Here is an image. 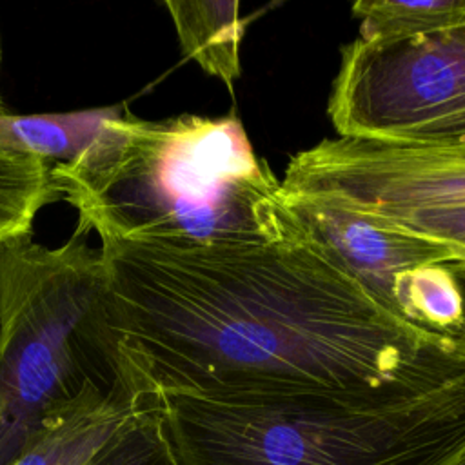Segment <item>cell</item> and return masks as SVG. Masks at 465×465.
Instances as JSON below:
<instances>
[{
	"instance_id": "obj_1",
	"label": "cell",
	"mask_w": 465,
	"mask_h": 465,
	"mask_svg": "<svg viewBox=\"0 0 465 465\" xmlns=\"http://www.w3.org/2000/svg\"><path fill=\"white\" fill-rule=\"evenodd\" d=\"M100 251L116 334L158 394H360L465 347L383 303L305 222L262 240Z\"/></svg>"
},
{
	"instance_id": "obj_2",
	"label": "cell",
	"mask_w": 465,
	"mask_h": 465,
	"mask_svg": "<svg viewBox=\"0 0 465 465\" xmlns=\"http://www.w3.org/2000/svg\"><path fill=\"white\" fill-rule=\"evenodd\" d=\"M51 178L78 227L100 240L245 242L303 225L234 114L143 120L124 111Z\"/></svg>"
},
{
	"instance_id": "obj_3",
	"label": "cell",
	"mask_w": 465,
	"mask_h": 465,
	"mask_svg": "<svg viewBox=\"0 0 465 465\" xmlns=\"http://www.w3.org/2000/svg\"><path fill=\"white\" fill-rule=\"evenodd\" d=\"M160 396L178 465L465 461V347L421 374L360 394Z\"/></svg>"
},
{
	"instance_id": "obj_4",
	"label": "cell",
	"mask_w": 465,
	"mask_h": 465,
	"mask_svg": "<svg viewBox=\"0 0 465 465\" xmlns=\"http://www.w3.org/2000/svg\"><path fill=\"white\" fill-rule=\"evenodd\" d=\"M87 234L76 225L58 247L31 234L0 245V465L93 391L151 387L116 334L102 251Z\"/></svg>"
},
{
	"instance_id": "obj_5",
	"label": "cell",
	"mask_w": 465,
	"mask_h": 465,
	"mask_svg": "<svg viewBox=\"0 0 465 465\" xmlns=\"http://www.w3.org/2000/svg\"><path fill=\"white\" fill-rule=\"evenodd\" d=\"M327 113L341 138L465 147V25L396 42H349Z\"/></svg>"
},
{
	"instance_id": "obj_6",
	"label": "cell",
	"mask_w": 465,
	"mask_h": 465,
	"mask_svg": "<svg viewBox=\"0 0 465 465\" xmlns=\"http://www.w3.org/2000/svg\"><path fill=\"white\" fill-rule=\"evenodd\" d=\"M282 189L285 196H320L371 214L465 205V147L327 138L289 160Z\"/></svg>"
},
{
	"instance_id": "obj_7",
	"label": "cell",
	"mask_w": 465,
	"mask_h": 465,
	"mask_svg": "<svg viewBox=\"0 0 465 465\" xmlns=\"http://www.w3.org/2000/svg\"><path fill=\"white\" fill-rule=\"evenodd\" d=\"M285 200L349 271L394 311V291L403 274L421 267L463 262L445 243L341 203L320 196H285Z\"/></svg>"
},
{
	"instance_id": "obj_8",
	"label": "cell",
	"mask_w": 465,
	"mask_h": 465,
	"mask_svg": "<svg viewBox=\"0 0 465 465\" xmlns=\"http://www.w3.org/2000/svg\"><path fill=\"white\" fill-rule=\"evenodd\" d=\"M160 396L143 385L93 391L45 430L13 465H85L147 401Z\"/></svg>"
},
{
	"instance_id": "obj_9",
	"label": "cell",
	"mask_w": 465,
	"mask_h": 465,
	"mask_svg": "<svg viewBox=\"0 0 465 465\" xmlns=\"http://www.w3.org/2000/svg\"><path fill=\"white\" fill-rule=\"evenodd\" d=\"M180 49L207 74L220 78L229 91L242 76L240 47L249 18L240 16L238 2L167 0Z\"/></svg>"
},
{
	"instance_id": "obj_10",
	"label": "cell",
	"mask_w": 465,
	"mask_h": 465,
	"mask_svg": "<svg viewBox=\"0 0 465 465\" xmlns=\"http://www.w3.org/2000/svg\"><path fill=\"white\" fill-rule=\"evenodd\" d=\"M125 105L53 114H15L0 107V147L33 154L51 165L71 163L82 156Z\"/></svg>"
},
{
	"instance_id": "obj_11",
	"label": "cell",
	"mask_w": 465,
	"mask_h": 465,
	"mask_svg": "<svg viewBox=\"0 0 465 465\" xmlns=\"http://www.w3.org/2000/svg\"><path fill=\"white\" fill-rule=\"evenodd\" d=\"M365 42H396L465 25V0H360L352 5Z\"/></svg>"
},
{
	"instance_id": "obj_12",
	"label": "cell",
	"mask_w": 465,
	"mask_h": 465,
	"mask_svg": "<svg viewBox=\"0 0 465 465\" xmlns=\"http://www.w3.org/2000/svg\"><path fill=\"white\" fill-rule=\"evenodd\" d=\"M51 169L38 156L0 147V245L31 234L38 211L60 198Z\"/></svg>"
},
{
	"instance_id": "obj_13",
	"label": "cell",
	"mask_w": 465,
	"mask_h": 465,
	"mask_svg": "<svg viewBox=\"0 0 465 465\" xmlns=\"http://www.w3.org/2000/svg\"><path fill=\"white\" fill-rule=\"evenodd\" d=\"M394 305L403 318L450 336L463 322V296L447 263L403 274L396 283Z\"/></svg>"
},
{
	"instance_id": "obj_14",
	"label": "cell",
	"mask_w": 465,
	"mask_h": 465,
	"mask_svg": "<svg viewBox=\"0 0 465 465\" xmlns=\"http://www.w3.org/2000/svg\"><path fill=\"white\" fill-rule=\"evenodd\" d=\"M85 465H178L163 427L162 396L138 409Z\"/></svg>"
},
{
	"instance_id": "obj_15",
	"label": "cell",
	"mask_w": 465,
	"mask_h": 465,
	"mask_svg": "<svg viewBox=\"0 0 465 465\" xmlns=\"http://www.w3.org/2000/svg\"><path fill=\"white\" fill-rule=\"evenodd\" d=\"M372 216L452 247L463 258L460 263H465V205L418 207Z\"/></svg>"
},
{
	"instance_id": "obj_16",
	"label": "cell",
	"mask_w": 465,
	"mask_h": 465,
	"mask_svg": "<svg viewBox=\"0 0 465 465\" xmlns=\"http://www.w3.org/2000/svg\"><path fill=\"white\" fill-rule=\"evenodd\" d=\"M447 267H449L450 272L454 274V278H456V282H458V285H460L461 296H463V322H461V325L452 332V336L465 340V263H447Z\"/></svg>"
},
{
	"instance_id": "obj_17",
	"label": "cell",
	"mask_w": 465,
	"mask_h": 465,
	"mask_svg": "<svg viewBox=\"0 0 465 465\" xmlns=\"http://www.w3.org/2000/svg\"><path fill=\"white\" fill-rule=\"evenodd\" d=\"M0 64H2V45H0ZM0 107H2V104H0Z\"/></svg>"
},
{
	"instance_id": "obj_18",
	"label": "cell",
	"mask_w": 465,
	"mask_h": 465,
	"mask_svg": "<svg viewBox=\"0 0 465 465\" xmlns=\"http://www.w3.org/2000/svg\"><path fill=\"white\" fill-rule=\"evenodd\" d=\"M461 465H465V461H463V463H461Z\"/></svg>"
}]
</instances>
